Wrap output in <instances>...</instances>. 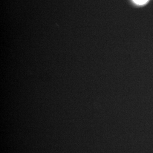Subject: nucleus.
Listing matches in <instances>:
<instances>
[{
  "mask_svg": "<svg viewBox=\"0 0 153 153\" xmlns=\"http://www.w3.org/2000/svg\"><path fill=\"white\" fill-rule=\"evenodd\" d=\"M136 4L139 5H143L146 4L148 1V0H133Z\"/></svg>",
  "mask_w": 153,
  "mask_h": 153,
  "instance_id": "nucleus-1",
  "label": "nucleus"
}]
</instances>
